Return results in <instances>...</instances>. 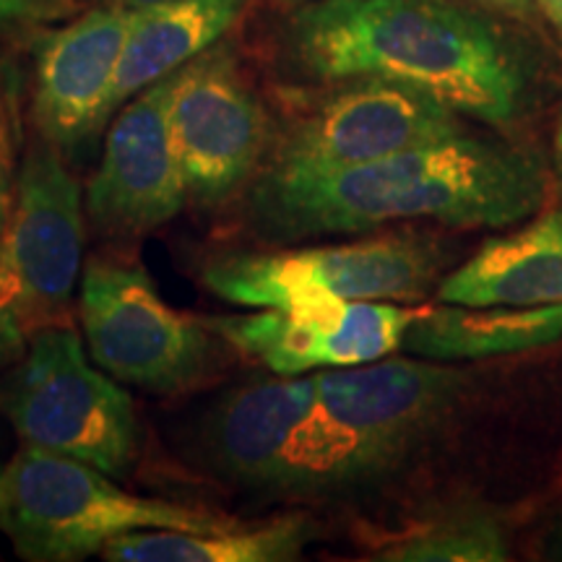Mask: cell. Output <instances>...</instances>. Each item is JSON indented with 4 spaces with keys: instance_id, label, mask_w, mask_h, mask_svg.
<instances>
[{
    "instance_id": "obj_4",
    "label": "cell",
    "mask_w": 562,
    "mask_h": 562,
    "mask_svg": "<svg viewBox=\"0 0 562 562\" xmlns=\"http://www.w3.org/2000/svg\"><path fill=\"white\" fill-rule=\"evenodd\" d=\"M448 252L425 232L279 250H232L201 266V284L243 307H284L307 297L417 302L440 284Z\"/></svg>"
},
{
    "instance_id": "obj_13",
    "label": "cell",
    "mask_w": 562,
    "mask_h": 562,
    "mask_svg": "<svg viewBox=\"0 0 562 562\" xmlns=\"http://www.w3.org/2000/svg\"><path fill=\"white\" fill-rule=\"evenodd\" d=\"M175 74L125 102L87 188V220L102 237L131 240L165 227L188 203L170 133Z\"/></svg>"
},
{
    "instance_id": "obj_16",
    "label": "cell",
    "mask_w": 562,
    "mask_h": 562,
    "mask_svg": "<svg viewBox=\"0 0 562 562\" xmlns=\"http://www.w3.org/2000/svg\"><path fill=\"white\" fill-rule=\"evenodd\" d=\"M248 5L250 0H167L133 11L112 83L110 117L138 91L214 47Z\"/></svg>"
},
{
    "instance_id": "obj_17",
    "label": "cell",
    "mask_w": 562,
    "mask_h": 562,
    "mask_svg": "<svg viewBox=\"0 0 562 562\" xmlns=\"http://www.w3.org/2000/svg\"><path fill=\"white\" fill-rule=\"evenodd\" d=\"M562 339V302L537 307H430L412 323L404 349L435 362H474Z\"/></svg>"
},
{
    "instance_id": "obj_9",
    "label": "cell",
    "mask_w": 562,
    "mask_h": 562,
    "mask_svg": "<svg viewBox=\"0 0 562 562\" xmlns=\"http://www.w3.org/2000/svg\"><path fill=\"white\" fill-rule=\"evenodd\" d=\"M323 409L347 435L364 482L375 484L412 461L456 419L469 398V370L391 360L315 372Z\"/></svg>"
},
{
    "instance_id": "obj_28",
    "label": "cell",
    "mask_w": 562,
    "mask_h": 562,
    "mask_svg": "<svg viewBox=\"0 0 562 562\" xmlns=\"http://www.w3.org/2000/svg\"><path fill=\"white\" fill-rule=\"evenodd\" d=\"M0 480H3V467H0Z\"/></svg>"
},
{
    "instance_id": "obj_20",
    "label": "cell",
    "mask_w": 562,
    "mask_h": 562,
    "mask_svg": "<svg viewBox=\"0 0 562 562\" xmlns=\"http://www.w3.org/2000/svg\"><path fill=\"white\" fill-rule=\"evenodd\" d=\"M74 5L76 0H0V32L47 24L66 16Z\"/></svg>"
},
{
    "instance_id": "obj_11",
    "label": "cell",
    "mask_w": 562,
    "mask_h": 562,
    "mask_svg": "<svg viewBox=\"0 0 562 562\" xmlns=\"http://www.w3.org/2000/svg\"><path fill=\"white\" fill-rule=\"evenodd\" d=\"M459 112L409 83L351 79L273 136L271 172H331L461 136Z\"/></svg>"
},
{
    "instance_id": "obj_6",
    "label": "cell",
    "mask_w": 562,
    "mask_h": 562,
    "mask_svg": "<svg viewBox=\"0 0 562 562\" xmlns=\"http://www.w3.org/2000/svg\"><path fill=\"white\" fill-rule=\"evenodd\" d=\"M79 318L91 360L133 389L178 396L220 368L214 328L167 305L136 263L94 258L81 277Z\"/></svg>"
},
{
    "instance_id": "obj_27",
    "label": "cell",
    "mask_w": 562,
    "mask_h": 562,
    "mask_svg": "<svg viewBox=\"0 0 562 562\" xmlns=\"http://www.w3.org/2000/svg\"><path fill=\"white\" fill-rule=\"evenodd\" d=\"M5 154H9V144H5V128H3V117H0V161H5Z\"/></svg>"
},
{
    "instance_id": "obj_12",
    "label": "cell",
    "mask_w": 562,
    "mask_h": 562,
    "mask_svg": "<svg viewBox=\"0 0 562 562\" xmlns=\"http://www.w3.org/2000/svg\"><path fill=\"white\" fill-rule=\"evenodd\" d=\"M427 305L307 297L250 315L209 318L216 336L266 364L273 375L297 378L311 370L357 368L404 347L409 326Z\"/></svg>"
},
{
    "instance_id": "obj_8",
    "label": "cell",
    "mask_w": 562,
    "mask_h": 562,
    "mask_svg": "<svg viewBox=\"0 0 562 562\" xmlns=\"http://www.w3.org/2000/svg\"><path fill=\"white\" fill-rule=\"evenodd\" d=\"M201 456L237 487L318 497L323 412L315 378H261L224 393L201 419Z\"/></svg>"
},
{
    "instance_id": "obj_19",
    "label": "cell",
    "mask_w": 562,
    "mask_h": 562,
    "mask_svg": "<svg viewBox=\"0 0 562 562\" xmlns=\"http://www.w3.org/2000/svg\"><path fill=\"white\" fill-rule=\"evenodd\" d=\"M508 558V531L495 513L482 508L435 513L372 554V560L383 562H503Z\"/></svg>"
},
{
    "instance_id": "obj_23",
    "label": "cell",
    "mask_w": 562,
    "mask_h": 562,
    "mask_svg": "<svg viewBox=\"0 0 562 562\" xmlns=\"http://www.w3.org/2000/svg\"><path fill=\"white\" fill-rule=\"evenodd\" d=\"M542 16L550 21V26L562 37V0H533Z\"/></svg>"
},
{
    "instance_id": "obj_1",
    "label": "cell",
    "mask_w": 562,
    "mask_h": 562,
    "mask_svg": "<svg viewBox=\"0 0 562 562\" xmlns=\"http://www.w3.org/2000/svg\"><path fill=\"white\" fill-rule=\"evenodd\" d=\"M547 188L544 165L531 151L461 133L344 170H261L245 191V220L271 245L362 235L396 222L510 227L542 209Z\"/></svg>"
},
{
    "instance_id": "obj_25",
    "label": "cell",
    "mask_w": 562,
    "mask_h": 562,
    "mask_svg": "<svg viewBox=\"0 0 562 562\" xmlns=\"http://www.w3.org/2000/svg\"><path fill=\"white\" fill-rule=\"evenodd\" d=\"M108 5H115V9H128V11H138L146 9V5H157V3H167V0H104Z\"/></svg>"
},
{
    "instance_id": "obj_29",
    "label": "cell",
    "mask_w": 562,
    "mask_h": 562,
    "mask_svg": "<svg viewBox=\"0 0 562 562\" xmlns=\"http://www.w3.org/2000/svg\"><path fill=\"white\" fill-rule=\"evenodd\" d=\"M311 3H313V0H311Z\"/></svg>"
},
{
    "instance_id": "obj_26",
    "label": "cell",
    "mask_w": 562,
    "mask_h": 562,
    "mask_svg": "<svg viewBox=\"0 0 562 562\" xmlns=\"http://www.w3.org/2000/svg\"><path fill=\"white\" fill-rule=\"evenodd\" d=\"M554 172H558V180L562 182V110H560L558 131H554Z\"/></svg>"
},
{
    "instance_id": "obj_14",
    "label": "cell",
    "mask_w": 562,
    "mask_h": 562,
    "mask_svg": "<svg viewBox=\"0 0 562 562\" xmlns=\"http://www.w3.org/2000/svg\"><path fill=\"white\" fill-rule=\"evenodd\" d=\"M133 11L104 5L47 34L37 47L32 121L47 144L70 157L110 121Z\"/></svg>"
},
{
    "instance_id": "obj_5",
    "label": "cell",
    "mask_w": 562,
    "mask_h": 562,
    "mask_svg": "<svg viewBox=\"0 0 562 562\" xmlns=\"http://www.w3.org/2000/svg\"><path fill=\"white\" fill-rule=\"evenodd\" d=\"M0 406L24 446L83 461L123 480L138 456L131 396L89 362L66 323L34 331L24 360L0 385Z\"/></svg>"
},
{
    "instance_id": "obj_3",
    "label": "cell",
    "mask_w": 562,
    "mask_h": 562,
    "mask_svg": "<svg viewBox=\"0 0 562 562\" xmlns=\"http://www.w3.org/2000/svg\"><path fill=\"white\" fill-rule=\"evenodd\" d=\"M237 518L159 497L131 495L115 476L24 446L0 480V531L21 560L79 562L133 531H209Z\"/></svg>"
},
{
    "instance_id": "obj_18",
    "label": "cell",
    "mask_w": 562,
    "mask_h": 562,
    "mask_svg": "<svg viewBox=\"0 0 562 562\" xmlns=\"http://www.w3.org/2000/svg\"><path fill=\"white\" fill-rule=\"evenodd\" d=\"M321 526L305 513L269 521H235L209 531H133L112 539L108 562H292L305 554Z\"/></svg>"
},
{
    "instance_id": "obj_10",
    "label": "cell",
    "mask_w": 562,
    "mask_h": 562,
    "mask_svg": "<svg viewBox=\"0 0 562 562\" xmlns=\"http://www.w3.org/2000/svg\"><path fill=\"white\" fill-rule=\"evenodd\" d=\"M170 133L188 203L220 209L261 172L273 125L261 97L227 45L175 70Z\"/></svg>"
},
{
    "instance_id": "obj_15",
    "label": "cell",
    "mask_w": 562,
    "mask_h": 562,
    "mask_svg": "<svg viewBox=\"0 0 562 562\" xmlns=\"http://www.w3.org/2000/svg\"><path fill=\"white\" fill-rule=\"evenodd\" d=\"M438 300L463 307H537L562 302V206L510 235L492 237L446 273Z\"/></svg>"
},
{
    "instance_id": "obj_21",
    "label": "cell",
    "mask_w": 562,
    "mask_h": 562,
    "mask_svg": "<svg viewBox=\"0 0 562 562\" xmlns=\"http://www.w3.org/2000/svg\"><path fill=\"white\" fill-rule=\"evenodd\" d=\"M472 3L482 5V9L501 13L505 19L513 21H526V24H533L539 19V9L533 0H472Z\"/></svg>"
},
{
    "instance_id": "obj_7",
    "label": "cell",
    "mask_w": 562,
    "mask_h": 562,
    "mask_svg": "<svg viewBox=\"0 0 562 562\" xmlns=\"http://www.w3.org/2000/svg\"><path fill=\"white\" fill-rule=\"evenodd\" d=\"M83 206L66 157L40 136L21 159L0 235V313L21 331L66 318L87 237Z\"/></svg>"
},
{
    "instance_id": "obj_22",
    "label": "cell",
    "mask_w": 562,
    "mask_h": 562,
    "mask_svg": "<svg viewBox=\"0 0 562 562\" xmlns=\"http://www.w3.org/2000/svg\"><path fill=\"white\" fill-rule=\"evenodd\" d=\"M11 209V175L5 161H0V235H3L5 220H9Z\"/></svg>"
},
{
    "instance_id": "obj_2",
    "label": "cell",
    "mask_w": 562,
    "mask_h": 562,
    "mask_svg": "<svg viewBox=\"0 0 562 562\" xmlns=\"http://www.w3.org/2000/svg\"><path fill=\"white\" fill-rule=\"evenodd\" d=\"M284 47L305 79L402 81L495 128L529 100L516 42L456 0H313L286 21Z\"/></svg>"
},
{
    "instance_id": "obj_24",
    "label": "cell",
    "mask_w": 562,
    "mask_h": 562,
    "mask_svg": "<svg viewBox=\"0 0 562 562\" xmlns=\"http://www.w3.org/2000/svg\"><path fill=\"white\" fill-rule=\"evenodd\" d=\"M547 558L562 560V516L560 521L554 524V529L550 531V539H547Z\"/></svg>"
}]
</instances>
